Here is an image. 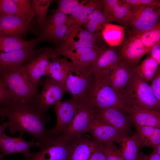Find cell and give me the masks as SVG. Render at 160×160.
<instances>
[{
	"mask_svg": "<svg viewBox=\"0 0 160 160\" xmlns=\"http://www.w3.org/2000/svg\"><path fill=\"white\" fill-rule=\"evenodd\" d=\"M132 9L134 12V17L128 31L133 34L139 35L150 30L160 22L158 9L151 7Z\"/></svg>",
	"mask_w": 160,
	"mask_h": 160,
	"instance_id": "30bf717a",
	"label": "cell"
},
{
	"mask_svg": "<svg viewBox=\"0 0 160 160\" xmlns=\"http://www.w3.org/2000/svg\"><path fill=\"white\" fill-rule=\"evenodd\" d=\"M95 116L125 135H129L131 132L132 122L129 117L119 109L95 107Z\"/></svg>",
	"mask_w": 160,
	"mask_h": 160,
	"instance_id": "7c38bea8",
	"label": "cell"
},
{
	"mask_svg": "<svg viewBox=\"0 0 160 160\" xmlns=\"http://www.w3.org/2000/svg\"><path fill=\"white\" fill-rule=\"evenodd\" d=\"M33 17L25 18L15 15L0 16V35L22 38L27 32Z\"/></svg>",
	"mask_w": 160,
	"mask_h": 160,
	"instance_id": "ac0fdd59",
	"label": "cell"
},
{
	"mask_svg": "<svg viewBox=\"0 0 160 160\" xmlns=\"http://www.w3.org/2000/svg\"><path fill=\"white\" fill-rule=\"evenodd\" d=\"M108 46L101 32L91 33L83 29L81 25L72 24L69 26L64 40L55 49L88 47L101 49L107 48Z\"/></svg>",
	"mask_w": 160,
	"mask_h": 160,
	"instance_id": "8992f818",
	"label": "cell"
},
{
	"mask_svg": "<svg viewBox=\"0 0 160 160\" xmlns=\"http://www.w3.org/2000/svg\"></svg>",
	"mask_w": 160,
	"mask_h": 160,
	"instance_id": "816d5d0a",
	"label": "cell"
},
{
	"mask_svg": "<svg viewBox=\"0 0 160 160\" xmlns=\"http://www.w3.org/2000/svg\"><path fill=\"white\" fill-rule=\"evenodd\" d=\"M87 104L98 108H113L126 114L129 105L123 96L95 75Z\"/></svg>",
	"mask_w": 160,
	"mask_h": 160,
	"instance_id": "5b68a950",
	"label": "cell"
},
{
	"mask_svg": "<svg viewBox=\"0 0 160 160\" xmlns=\"http://www.w3.org/2000/svg\"><path fill=\"white\" fill-rule=\"evenodd\" d=\"M77 112L65 131L58 137L68 143L78 138L87 133L95 115V107L92 105L79 104Z\"/></svg>",
	"mask_w": 160,
	"mask_h": 160,
	"instance_id": "52a82bcc",
	"label": "cell"
},
{
	"mask_svg": "<svg viewBox=\"0 0 160 160\" xmlns=\"http://www.w3.org/2000/svg\"><path fill=\"white\" fill-rule=\"evenodd\" d=\"M139 36L144 45L149 50L160 42V22L152 29Z\"/></svg>",
	"mask_w": 160,
	"mask_h": 160,
	"instance_id": "836d02e7",
	"label": "cell"
},
{
	"mask_svg": "<svg viewBox=\"0 0 160 160\" xmlns=\"http://www.w3.org/2000/svg\"><path fill=\"white\" fill-rule=\"evenodd\" d=\"M92 135L93 139L98 143L109 142L119 144L126 135L113 127L104 122L95 116L87 131Z\"/></svg>",
	"mask_w": 160,
	"mask_h": 160,
	"instance_id": "2e32d148",
	"label": "cell"
},
{
	"mask_svg": "<svg viewBox=\"0 0 160 160\" xmlns=\"http://www.w3.org/2000/svg\"><path fill=\"white\" fill-rule=\"evenodd\" d=\"M23 132H20L19 135L15 137L16 141V153H22L25 160H28L31 156L32 153H30V148L33 147H36L42 148L43 145L33 138L30 142L25 140L23 138Z\"/></svg>",
	"mask_w": 160,
	"mask_h": 160,
	"instance_id": "d6a6232c",
	"label": "cell"
},
{
	"mask_svg": "<svg viewBox=\"0 0 160 160\" xmlns=\"http://www.w3.org/2000/svg\"><path fill=\"white\" fill-rule=\"evenodd\" d=\"M125 28L120 25L108 23L101 33L104 40L110 47L119 46L124 39Z\"/></svg>",
	"mask_w": 160,
	"mask_h": 160,
	"instance_id": "83f0119b",
	"label": "cell"
},
{
	"mask_svg": "<svg viewBox=\"0 0 160 160\" xmlns=\"http://www.w3.org/2000/svg\"><path fill=\"white\" fill-rule=\"evenodd\" d=\"M151 81V86L156 97L160 102V65Z\"/></svg>",
	"mask_w": 160,
	"mask_h": 160,
	"instance_id": "7bdbcfd3",
	"label": "cell"
},
{
	"mask_svg": "<svg viewBox=\"0 0 160 160\" xmlns=\"http://www.w3.org/2000/svg\"><path fill=\"white\" fill-rule=\"evenodd\" d=\"M149 50L144 45L139 35L127 31V36L118 47L120 60L134 66H137L141 57Z\"/></svg>",
	"mask_w": 160,
	"mask_h": 160,
	"instance_id": "ba28073f",
	"label": "cell"
},
{
	"mask_svg": "<svg viewBox=\"0 0 160 160\" xmlns=\"http://www.w3.org/2000/svg\"><path fill=\"white\" fill-rule=\"evenodd\" d=\"M68 143L58 137H49L39 151L32 153L28 160H67Z\"/></svg>",
	"mask_w": 160,
	"mask_h": 160,
	"instance_id": "4fadbf2b",
	"label": "cell"
},
{
	"mask_svg": "<svg viewBox=\"0 0 160 160\" xmlns=\"http://www.w3.org/2000/svg\"><path fill=\"white\" fill-rule=\"evenodd\" d=\"M157 62L150 56L138 65L135 71L137 74L147 82L151 81L159 67Z\"/></svg>",
	"mask_w": 160,
	"mask_h": 160,
	"instance_id": "f546056e",
	"label": "cell"
},
{
	"mask_svg": "<svg viewBox=\"0 0 160 160\" xmlns=\"http://www.w3.org/2000/svg\"><path fill=\"white\" fill-rule=\"evenodd\" d=\"M89 160H105V156L101 144L98 143Z\"/></svg>",
	"mask_w": 160,
	"mask_h": 160,
	"instance_id": "f6af8a7d",
	"label": "cell"
},
{
	"mask_svg": "<svg viewBox=\"0 0 160 160\" xmlns=\"http://www.w3.org/2000/svg\"><path fill=\"white\" fill-rule=\"evenodd\" d=\"M42 84V89L38 95L36 104L40 110L46 113L50 107L61 102L67 91L65 86L58 84L49 77L44 81Z\"/></svg>",
	"mask_w": 160,
	"mask_h": 160,
	"instance_id": "8fae6325",
	"label": "cell"
},
{
	"mask_svg": "<svg viewBox=\"0 0 160 160\" xmlns=\"http://www.w3.org/2000/svg\"><path fill=\"white\" fill-rule=\"evenodd\" d=\"M103 0H83L79 7L68 17L65 24L81 25L87 21L89 15L97 9L102 10Z\"/></svg>",
	"mask_w": 160,
	"mask_h": 160,
	"instance_id": "603a6c76",
	"label": "cell"
},
{
	"mask_svg": "<svg viewBox=\"0 0 160 160\" xmlns=\"http://www.w3.org/2000/svg\"><path fill=\"white\" fill-rule=\"evenodd\" d=\"M122 96L130 106H138L160 112V102L151 85L137 74L135 69Z\"/></svg>",
	"mask_w": 160,
	"mask_h": 160,
	"instance_id": "277c9868",
	"label": "cell"
},
{
	"mask_svg": "<svg viewBox=\"0 0 160 160\" xmlns=\"http://www.w3.org/2000/svg\"><path fill=\"white\" fill-rule=\"evenodd\" d=\"M69 27L65 23L60 25L53 29L43 37L37 38L38 42L47 41L54 42H61L66 36Z\"/></svg>",
	"mask_w": 160,
	"mask_h": 160,
	"instance_id": "e575fe53",
	"label": "cell"
},
{
	"mask_svg": "<svg viewBox=\"0 0 160 160\" xmlns=\"http://www.w3.org/2000/svg\"><path fill=\"white\" fill-rule=\"evenodd\" d=\"M0 159L2 160L4 156L10 154L16 153L15 137L7 136L4 133L0 136Z\"/></svg>",
	"mask_w": 160,
	"mask_h": 160,
	"instance_id": "d590c367",
	"label": "cell"
},
{
	"mask_svg": "<svg viewBox=\"0 0 160 160\" xmlns=\"http://www.w3.org/2000/svg\"><path fill=\"white\" fill-rule=\"evenodd\" d=\"M0 71V80L9 89L12 102L36 103L39 95L37 85L32 81L26 64L16 69Z\"/></svg>",
	"mask_w": 160,
	"mask_h": 160,
	"instance_id": "7a4b0ae2",
	"label": "cell"
},
{
	"mask_svg": "<svg viewBox=\"0 0 160 160\" xmlns=\"http://www.w3.org/2000/svg\"><path fill=\"white\" fill-rule=\"evenodd\" d=\"M105 156V160H125L119 149L114 143L101 144Z\"/></svg>",
	"mask_w": 160,
	"mask_h": 160,
	"instance_id": "74e56055",
	"label": "cell"
},
{
	"mask_svg": "<svg viewBox=\"0 0 160 160\" xmlns=\"http://www.w3.org/2000/svg\"><path fill=\"white\" fill-rule=\"evenodd\" d=\"M38 42L37 39L26 41L21 38L0 35V52L8 53L34 47Z\"/></svg>",
	"mask_w": 160,
	"mask_h": 160,
	"instance_id": "484cf974",
	"label": "cell"
},
{
	"mask_svg": "<svg viewBox=\"0 0 160 160\" xmlns=\"http://www.w3.org/2000/svg\"><path fill=\"white\" fill-rule=\"evenodd\" d=\"M7 128H9V124L7 122L2 123L0 126V136L4 133V130Z\"/></svg>",
	"mask_w": 160,
	"mask_h": 160,
	"instance_id": "c3c4849f",
	"label": "cell"
},
{
	"mask_svg": "<svg viewBox=\"0 0 160 160\" xmlns=\"http://www.w3.org/2000/svg\"><path fill=\"white\" fill-rule=\"evenodd\" d=\"M98 144L93 139L84 135L70 141L67 160H89Z\"/></svg>",
	"mask_w": 160,
	"mask_h": 160,
	"instance_id": "d6986e66",
	"label": "cell"
},
{
	"mask_svg": "<svg viewBox=\"0 0 160 160\" xmlns=\"http://www.w3.org/2000/svg\"><path fill=\"white\" fill-rule=\"evenodd\" d=\"M157 12L158 14L160 16V9H158Z\"/></svg>",
	"mask_w": 160,
	"mask_h": 160,
	"instance_id": "f907efd6",
	"label": "cell"
},
{
	"mask_svg": "<svg viewBox=\"0 0 160 160\" xmlns=\"http://www.w3.org/2000/svg\"><path fill=\"white\" fill-rule=\"evenodd\" d=\"M12 102L10 92L4 82L0 80V103L1 106Z\"/></svg>",
	"mask_w": 160,
	"mask_h": 160,
	"instance_id": "b9f144b4",
	"label": "cell"
},
{
	"mask_svg": "<svg viewBox=\"0 0 160 160\" xmlns=\"http://www.w3.org/2000/svg\"><path fill=\"white\" fill-rule=\"evenodd\" d=\"M52 49L44 48L35 57L26 64L28 74L34 84L37 85L41 78L49 75L51 64L49 60Z\"/></svg>",
	"mask_w": 160,
	"mask_h": 160,
	"instance_id": "44dd1931",
	"label": "cell"
},
{
	"mask_svg": "<svg viewBox=\"0 0 160 160\" xmlns=\"http://www.w3.org/2000/svg\"><path fill=\"white\" fill-rule=\"evenodd\" d=\"M0 115L2 121L7 118L9 132L12 135L17 132L27 133L43 146L50 137L45 126L48 118L35 102L12 101L1 106Z\"/></svg>",
	"mask_w": 160,
	"mask_h": 160,
	"instance_id": "6da1fadb",
	"label": "cell"
},
{
	"mask_svg": "<svg viewBox=\"0 0 160 160\" xmlns=\"http://www.w3.org/2000/svg\"><path fill=\"white\" fill-rule=\"evenodd\" d=\"M102 10H96L89 15L87 21L83 25L86 30L92 33L101 32L106 25L114 21L112 18L103 13Z\"/></svg>",
	"mask_w": 160,
	"mask_h": 160,
	"instance_id": "f1b7e54d",
	"label": "cell"
},
{
	"mask_svg": "<svg viewBox=\"0 0 160 160\" xmlns=\"http://www.w3.org/2000/svg\"><path fill=\"white\" fill-rule=\"evenodd\" d=\"M142 160H160V155L153 151L149 156H144Z\"/></svg>",
	"mask_w": 160,
	"mask_h": 160,
	"instance_id": "7dc6e473",
	"label": "cell"
},
{
	"mask_svg": "<svg viewBox=\"0 0 160 160\" xmlns=\"http://www.w3.org/2000/svg\"><path fill=\"white\" fill-rule=\"evenodd\" d=\"M57 9L64 14H71L80 5L81 3L77 0H57Z\"/></svg>",
	"mask_w": 160,
	"mask_h": 160,
	"instance_id": "ab89813d",
	"label": "cell"
},
{
	"mask_svg": "<svg viewBox=\"0 0 160 160\" xmlns=\"http://www.w3.org/2000/svg\"><path fill=\"white\" fill-rule=\"evenodd\" d=\"M44 48L36 49L34 47L26 48L8 53H0V71L17 69L25 61L32 58Z\"/></svg>",
	"mask_w": 160,
	"mask_h": 160,
	"instance_id": "e0dca14e",
	"label": "cell"
},
{
	"mask_svg": "<svg viewBox=\"0 0 160 160\" xmlns=\"http://www.w3.org/2000/svg\"><path fill=\"white\" fill-rule=\"evenodd\" d=\"M79 104L72 98L60 102L55 106L57 116L55 126L48 130L50 137H57L64 132L73 121Z\"/></svg>",
	"mask_w": 160,
	"mask_h": 160,
	"instance_id": "9c48e42d",
	"label": "cell"
},
{
	"mask_svg": "<svg viewBox=\"0 0 160 160\" xmlns=\"http://www.w3.org/2000/svg\"><path fill=\"white\" fill-rule=\"evenodd\" d=\"M126 114L135 127L144 126L160 127V113L140 107L131 106Z\"/></svg>",
	"mask_w": 160,
	"mask_h": 160,
	"instance_id": "7402d4cb",
	"label": "cell"
},
{
	"mask_svg": "<svg viewBox=\"0 0 160 160\" xmlns=\"http://www.w3.org/2000/svg\"><path fill=\"white\" fill-rule=\"evenodd\" d=\"M153 149V151L160 155V144Z\"/></svg>",
	"mask_w": 160,
	"mask_h": 160,
	"instance_id": "681fc988",
	"label": "cell"
},
{
	"mask_svg": "<svg viewBox=\"0 0 160 160\" xmlns=\"http://www.w3.org/2000/svg\"><path fill=\"white\" fill-rule=\"evenodd\" d=\"M95 78L92 65L72 62L66 79L65 87L72 98L79 104H87Z\"/></svg>",
	"mask_w": 160,
	"mask_h": 160,
	"instance_id": "3957f363",
	"label": "cell"
},
{
	"mask_svg": "<svg viewBox=\"0 0 160 160\" xmlns=\"http://www.w3.org/2000/svg\"><path fill=\"white\" fill-rule=\"evenodd\" d=\"M121 2L131 9L141 7H151L160 9V0H122Z\"/></svg>",
	"mask_w": 160,
	"mask_h": 160,
	"instance_id": "f35d334b",
	"label": "cell"
},
{
	"mask_svg": "<svg viewBox=\"0 0 160 160\" xmlns=\"http://www.w3.org/2000/svg\"><path fill=\"white\" fill-rule=\"evenodd\" d=\"M11 15L29 18L26 17L21 12L13 0H0V16Z\"/></svg>",
	"mask_w": 160,
	"mask_h": 160,
	"instance_id": "8d00e7d4",
	"label": "cell"
},
{
	"mask_svg": "<svg viewBox=\"0 0 160 160\" xmlns=\"http://www.w3.org/2000/svg\"><path fill=\"white\" fill-rule=\"evenodd\" d=\"M119 144L125 160H142L144 156L140 153V144L136 133L132 136L124 135Z\"/></svg>",
	"mask_w": 160,
	"mask_h": 160,
	"instance_id": "d4e9b609",
	"label": "cell"
},
{
	"mask_svg": "<svg viewBox=\"0 0 160 160\" xmlns=\"http://www.w3.org/2000/svg\"><path fill=\"white\" fill-rule=\"evenodd\" d=\"M67 15L57 9L51 10L50 14L47 17L42 31L38 38L42 37L58 26L65 23Z\"/></svg>",
	"mask_w": 160,
	"mask_h": 160,
	"instance_id": "4dcf8cb0",
	"label": "cell"
},
{
	"mask_svg": "<svg viewBox=\"0 0 160 160\" xmlns=\"http://www.w3.org/2000/svg\"><path fill=\"white\" fill-rule=\"evenodd\" d=\"M21 12L27 17H34L31 4V0H13Z\"/></svg>",
	"mask_w": 160,
	"mask_h": 160,
	"instance_id": "60d3db41",
	"label": "cell"
},
{
	"mask_svg": "<svg viewBox=\"0 0 160 160\" xmlns=\"http://www.w3.org/2000/svg\"><path fill=\"white\" fill-rule=\"evenodd\" d=\"M49 77L56 82L65 86L66 79L72 62L59 55L50 58Z\"/></svg>",
	"mask_w": 160,
	"mask_h": 160,
	"instance_id": "cb8c5ba5",
	"label": "cell"
},
{
	"mask_svg": "<svg viewBox=\"0 0 160 160\" xmlns=\"http://www.w3.org/2000/svg\"><path fill=\"white\" fill-rule=\"evenodd\" d=\"M53 1L52 0H32L31 4L34 15L37 18L39 28L42 30L47 18L49 7Z\"/></svg>",
	"mask_w": 160,
	"mask_h": 160,
	"instance_id": "1f68e13d",
	"label": "cell"
},
{
	"mask_svg": "<svg viewBox=\"0 0 160 160\" xmlns=\"http://www.w3.org/2000/svg\"><path fill=\"white\" fill-rule=\"evenodd\" d=\"M148 53L160 65V42L152 47Z\"/></svg>",
	"mask_w": 160,
	"mask_h": 160,
	"instance_id": "bcb514c9",
	"label": "cell"
},
{
	"mask_svg": "<svg viewBox=\"0 0 160 160\" xmlns=\"http://www.w3.org/2000/svg\"><path fill=\"white\" fill-rule=\"evenodd\" d=\"M120 60L118 47H108L100 54L92 64L95 75L105 82Z\"/></svg>",
	"mask_w": 160,
	"mask_h": 160,
	"instance_id": "5bb4252c",
	"label": "cell"
},
{
	"mask_svg": "<svg viewBox=\"0 0 160 160\" xmlns=\"http://www.w3.org/2000/svg\"><path fill=\"white\" fill-rule=\"evenodd\" d=\"M160 144V127H155L154 132L150 137L146 147L153 148Z\"/></svg>",
	"mask_w": 160,
	"mask_h": 160,
	"instance_id": "ee69618b",
	"label": "cell"
},
{
	"mask_svg": "<svg viewBox=\"0 0 160 160\" xmlns=\"http://www.w3.org/2000/svg\"><path fill=\"white\" fill-rule=\"evenodd\" d=\"M107 48L101 49L88 47L64 49L55 48L52 49L50 58L57 56L62 55L70 59L73 63L92 65L100 54Z\"/></svg>",
	"mask_w": 160,
	"mask_h": 160,
	"instance_id": "9a60e30c",
	"label": "cell"
},
{
	"mask_svg": "<svg viewBox=\"0 0 160 160\" xmlns=\"http://www.w3.org/2000/svg\"><path fill=\"white\" fill-rule=\"evenodd\" d=\"M133 10L127 5L120 2L109 12L107 15L112 18L119 25L125 28L130 27L134 17Z\"/></svg>",
	"mask_w": 160,
	"mask_h": 160,
	"instance_id": "4316f807",
	"label": "cell"
},
{
	"mask_svg": "<svg viewBox=\"0 0 160 160\" xmlns=\"http://www.w3.org/2000/svg\"><path fill=\"white\" fill-rule=\"evenodd\" d=\"M136 67L120 60L105 83L122 96L124 90Z\"/></svg>",
	"mask_w": 160,
	"mask_h": 160,
	"instance_id": "ffe728a7",
	"label": "cell"
}]
</instances>
